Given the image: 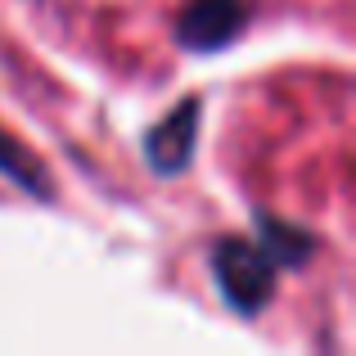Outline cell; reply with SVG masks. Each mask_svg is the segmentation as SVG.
I'll return each mask as SVG.
<instances>
[{
	"label": "cell",
	"instance_id": "3",
	"mask_svg": "<svg viewBox=\"0 0 356 356\" xmlns=\"http://www.w3.org/2000/svg\"><path fill=\"white\" fill-rule=\"evenodd\" d=\"M199 122H203V99L190 95L172 108L167 118H158L145 131V163L154 176H181L194 163L199 149Z\"/></svg>",
	"mask_w": 356,
	"mask_h": 356
},
{
	"label": "cell",
	"instance_id": "4",
	"mask_svg": "<svg viewBox=\"0 0 356 356\" xmlns=\"http://www.w3.org/2000/svg\"><path fill=\"white\" fill-rule=\"evenodd\" d=\"M252 239L270 252V261H275L280 270H298L321 252V239L307 226H298V221H275L270 212H257V235Z\"/></svg>",
	"mask_w": 356,
	"mask_h": 356
},
{
	"label": "cell",
	"instance_id": "2",
	"mask_svg": "<svg viewBox=\"0 0 356 356\" xmlns=\"http://www.w3.org/2000/svg\"><path fill=\"white\" fill-rule=\"evenodd\" d=\"M248 14H252V0H185L172 36L190 54H212L239 41Z\"/></svg>",
	"mask_w": 356,
	"mask_h": 356
},
{
	"label": "cell",
	"instance_id": "1",
	"mask_svg": "<svg viewBox=\"0 0 356 356\" xmlns=\"http://www.w3.org/2000/svg\"><path fill=\"white\" fill-rule=\"evenodd\" d=\"M212 275H217V289L226 298V307H235L239 316H261L275 302L280 266L248 235H226L212 243Z\"/></svg>",
	"mask_w": 356,
	"mask_h": 356
},
{
	"label": "cell",
	"instance_id": "5",
	"mask_svg": "<svg viewBox=\"0 0 356 356\" xmlns=\"http://www.w3.org/2000/svg\"><path fill=\"white\" fill-rule=\"evenodd\" d=\"M0 176L9 185H18L23 194H36V199H50V172L36 154H27L9 131H0Z\"/></svg>",
	"mask_w": 356,
	"mask_h": 356
}]
</instances>
